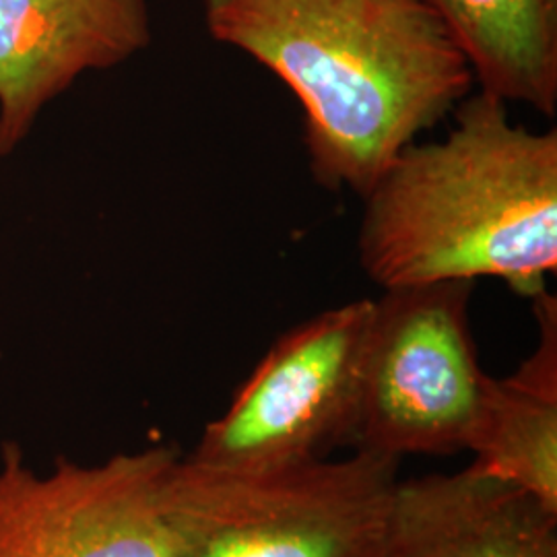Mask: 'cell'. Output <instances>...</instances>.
I'll return each instance as SVG.
<instances>
[{
    "instance_id": "obj_7",
    "label": "cell",
    "mask_w": 557,
    "mask_h": 557,
    "mask_svg": "<svg viewBox=\"0 0 557 557\" xmlns=\"http://www.w3.org/2000/svg\"><path fill=\"white\" fill-rule=\"evenodd\" d=\"M147 0H0V139L9 156L41 108L87 71L151 44Z\"/></svg>"
},
{
    "instance_id": "obj_3",
    "label": "cell",
    "mask_w": 557,
    "mask_h": 557,
    "mask_svg": "<svg viewBox=\"0 0 557 557\" xmlns=\"http://www.w3.org/2000/svg\"><path fill=\"white\" fill-rule=\"evenodd\" d=\"M397 465L363 448L264 469L178 458L163 496L170 557H380Z\"/></svg>"
},
{
    "instance_id": "obj_8",
    "label": "cell",
    "mask_w": 557,
    "mask_h": 557,
    "mask_svg": "<svg viewBox=\"0 0 557 557\" xmlns=\"http://www.w3.org/2000/svg\"><path fill=\"white\" fill-rule=\"evenodd\" d=\"M380 557H557V512L475 467L397 481Z\"/></svg>"
},
{
    "instance_id": "obj_11",
    "label": "cell",
    "mask_w": 557,
    "mask_h": 557,
    "mask_svg": "<svg viewBox=\"0 0 557 557\" xmlns=\"http://www.w3.org/2000/svg\"><path fill=\"white\" fill-rule=\"evenodd\" d=\"M0 158H7V156H4V151H2V139H0Z\"/></svg>"
},
{
    "instance_id": "obj_4",
    "label": "cell",
    "mask_w": 557,
    "mask_h": 557,
    "mask_svg": "<svg viewBox=\"0 0 557 557\" xmlns=\"http://www.w3.org/2000/svg\"><path fill=\"white\" fill-rule=\"evenodd\" d=\"M475 281L384 289L366 343L356 444L382 457L467 450L490 379L469 308Z\"/></svg>"
},
{
    "instance_id": "obj_6",
    "label": "cell",
    "mask_w": 557,
    "mask_h": 557,
    "mask_svg": "<svg viewBox=\"0 0 557 557\" xmlns=\"http://www.w3.org/2000/svg\"><path fill=\"white\" fill-rule=\"evenodd\" d=\"M178 453L153 446L52 473L27 467L17 442L0 448V557H170L163 496Z\"/></svg>"
},
{
    "instance_id": "obj_9",
    "label": "cell",
    "mask_w": 557,
    "mask_h": 557,
    "mask_svg": "<svg viewBox=\"0 0 557 557\" xmlns=\"http://www.w3.org/2000/svg\"><path fill=\"white\" fill-rule=\"evenodd\" d=\"M537 349L506 379H490L467 444L471 467L508 481L557 512V301L533 298Z\"/></svg>"
},
{
    "instance_id": "obj_2",
    "label": "cell",
    "mask_w": 557,
    "mask_h": 557,
    "mask_svg": "<svg viewBox=\"0 0 557 557\" xmlns=\"http://www.w3.org/2000/svg\"><path fill=\"white\" fill-rule=\"evenodd\" d=\"M485 91L444 139L411 143L361 197V269L382 289L502 278L522 298L557 271V131L518 126Z\"/></svg>"
},
{
    "instance_id": "obj_1",
    "label": "cell",
    "mask_w": 557,
    "mask_h": 557,
    "mask_svg": "<svg viewBox=\"0 0 557 557\" xmlns=\"http://www.w3.org/2000/svg\"><path fill=\"white\" fill-rule=\"evenodd\" d=\"M202 15L298 98L310 170L331 193L363 197L475 87L425 0H202Z\"/></svg>"
},
{
    "instance_id": "obj_10",
    "label": "cell",
    "mask_w": 557,
    "mask_h": 557,
    "mask_svg": "<svg viewBox=\"0 0 557 557\" xmlns=\"http://www.w3.org/2000/svg\"><path fill=\"white\" fill-rule=\"evenodd\" d=\"M469 62L481 91L557 112V0H425Z\"/></svg>"
},
{
    "instance_id": "obj_5",
    "label": "cell",
    "mask_w": 557,
    "mask_h": 557,
    "mask_svg": "<svg viewBox=\"0 0 557 557\" xmlns=\"http://www.w3.org/2000/svg\"><path fill=\"white\" fill-rule=\"evenodd\" d=\"M374 299H356L306 320L273 343L211 421L190 458L264 469L324 458L356 442L361 372Z\"/></svg>"
}]
</instances>
